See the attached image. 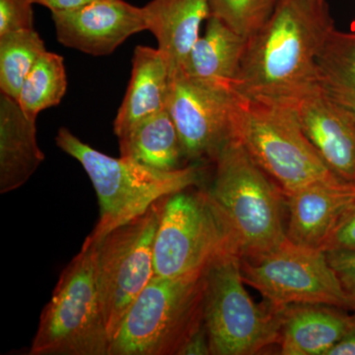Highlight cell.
Here are the masks:
<instances>
[{"mask_svg":"<svg viewBox=\"0 0 355 355\" xmlns=\"http://www.w3.org/2000/svg\"><path fill=\"white\" fill-rule=\"evenodd\" d=\"M334 28L326 0H279L268 22L248 40L236 92L280 102L319 85L318 58Z\"/></svg>","mask_w":355,"mask_h":355,"instance_id":"obj_1","label":"cell"},{"mask_svg":"<svg viewBox=\"0 0 355 355\" xmlns=\"http://www.w3.org/2000/svg\"><path fill=\"white\" fill-rule=\"evenodd\" d=\"M214 162L216 174L207 193L233 251L242 260H260L286 238V196L235 137Z\"/></svg>","mask_w":355,"mask_h":355,"instance_id":"obj_2","label":"cell"},{"mask_svg":"<svg viewBox=\"0 0 355 355\" xmlns=\"http://www.w3.org/2000/svg\"><path fill=\"white\" fill-rule=\"evenodd\" d=\"M55 144L83 166L99 202V219L83 248L146 214L158 200L197 186L202 178L197 165L162 171L133 159L111 157L81 141L67 128L58 130Z\"/></svg>","mask_w":355,"mask_h":355,"instance_id":"obj_3","label":"cell"},{"mask_svg":"<svg viewBox=\"0 0 355 355\" xmlns=\"http://www.w3.org/2000/svg\"><path fill=\"white\" fill-rule=\"evenodd\" d=\"M205 270L154 275L112 338L109 355H180L203 327Z\"/></svg>","mask_w":355,"mask_h":355,"instance_id":"obj_4","label":"cell"},{"mask_svg":"<svg viewBox=\"0 0 355 355\" xmlns=\"http://www.w3.org/2000/svg\"><path fill=\"white\" fill-rule=\"evenodd\" d=\"M233 137L284 193L343 181L324 163L291 110L279 103L238 94Z\"/></svg>","mask_w":355,"mask_h":355,"instance_id":"obj_5","label":"cell"},{"mask_svg":"<svg viewBox=\"0 0 355 355\" xmlns=\"http://www.w3.org/2000/svg\"><path fill=\"white\" fill-rule=\"evenodd\" d=\"M93 247L81 248L60 273L40 318L30 355H109Z\"/></svg>","mask_w":355,"mask_h":355,"instance_id":"obj_6","label":"cell"},{"mask_svg":"<svg viewBox=\"0 0 355 355\" xmlns=\"http://www.w3.org/2000/svg\"><path fill=\"white\" fill-rule=\"evenodd\" d=\"M241 263L229 251L205 270L203 324L211 355H253L279 343L282 309L254 302L244 286Z\"/></svg>","mask_w":355,"mask_h":355,"instance_id":"obj_7","label":"cell"},{"mask_svg":"<svg viewBox=\"0 0 355 355\" xmlns=\"http://www.w3.org/2000/svg\"><path fill=\"white\" fill-rule=\"evenodd\" d=\"M165 198L89 246L94 250L96 282L111 340L133 301L155 275L154 240Z\"/></svg>","mask_w":355,"mask_h":355,"instance_id":"obj_8","label":"cell"},{"mask_svg":"<svg viewBox=\"0 0 355 355\" xmlns=\"http://www.w3.org/2000/svg\"><path fill=\"white\" fill-rule=\"evenodd\" d=\"M191 188L165 198L154 240L155 277L200 272L220 254L234 252L207 190Z\"/></svg>","mask_w":355,"mask_h":355,"instance_id":"obj_9","label":"cell"},{"mask_svg":"<svg viewBox=\"0 0 355 355\" xmlns=\"http://www.w3.org/2000/svg\"><path fill=\"white\" fill-rule=\"evenodd\" d=\"M245 284L277 309L294 304H323L354 311L326 252L286 238L256 261L242 260Z\"/></svg>","mask_w":355,"mask_h":355,"instance_id":"obj_10","label":"cell"},{"mask_svg":"<svg viewBox=\"0 0 355 355\" xmlns=\"http://www.w3.org/2000/svg\"><path fill=\"white\" fill-rule=\"evenodd\" d=\"M238 93L173 72L168 112L176 125L184 159L214 162L233 137Z\"/></svg>","mask_w":355,"mask_h":355,"instance_id":"obj_11","label":"cell"},{"mask_svg":"<svg viewBox=\"0 0 355 355\" xmlns=\"http://www.w3.org/2000/svg\"><path fill=\"white\" fill-rule=\"evenodd\" d=\"M275 103L291 110L331 171L355 184V109L334 99L320 85L297 97Z\"/></svg>","mask_w":355,"mask_h":355,"instance_id":"obj_12","label":"cell"},{"mask_svg":"<svg viewBox=\"0 0 355 355\" xmlns=\"http://www.w3.org/2000/svg\"><path fill=\"white\" fill-rule=\"evenodd\" d=\"M58 43L67 48L104 57L132 35L147 30L142 7L125 0H97L69 12H53Z\"/></svg>","mask_w":355,"mask_h":355,"instance_id":"obj_13","label":"cell"},{"mask_svg":"<svg viewBox=\"0 0 355 355\" xmlns=\"http://www.w3.org/2000/svg\"><path fill=\"white\" fill-rule=\"evenodd\" d=\"M284 196L288 211L286 237L296 244L321 250L343 212L355 200V184L327 182Z\"/></svg>","mask_w":355,"mask_h":355,"instance_id":"obj_14","label":"cell"},{"mask_svg":"<svg viewBox=\"0 0 355 355\" xmlns=\"http://www.w3.org/2000/svg\"><path fill=\"white\" fill-rule=\"evenodd\" d=\"M171 76L169 62L158 48L137 46L135 49L128 90L114 121L116 137L167 110Z\"/></svg>","mask_w":355,"mask_h":355,"instance_id":"obj_15","label":"cell"},{"mask_svg":"<svg viewBox=\"0 0 355 355\" xmlns=\"http://www.w3.org/2000/svg\"><path fill=\"white\" fill-rule=\"evenodd\" d=\"M37 118L28 116L17 100L0 96V193L27 183L44 161L37 140Z\"/></svg>","mask_w":355,"mask_h":355,"instance_id":"obj_16","label":"cell"},{"mask_svg":"<svg viewBox=\"0 0 355 355\" xmlns=\"http://www.w3.org/2000/svg\"><path fill=\"white\" fill-rule=\"evenodd\" d=\"M323 304L282 308L280 354L328 355L349 331L352 315Z\"/></svg>","mask_w":355,"mask_h":355,"instance_id":"obj_17","label":"cell"},{"mask_svg":"<svg viewBox=\"0 0 355 355\" xmlns=\"http://www.w3.org/2000/svg\"><path fill=\"white\" fill-rule=\"evenodd\" d=\"M147 30L157 40L158 49L167 58L171 71L183 67L200 37L203 21L209 19L207 0H151L142 7Z\"/></svg>","mask_w":355,"mask_h":355,"instance_id":"obj_18","label":"cell"},{"mask_svg":"<svg viewBox=\"0 0 355 355\" xmlns=\"http://www.w3.org/2000/svg\"><path fill=\"white\" fill-rule=\"evenodd\" d=\"M248 40L210 16L203 36L191 49L181 69L184 76L234 91ZM176 72V71H175Z\"/></svg>","mask_w":355,"mask_h":355,"instance_id":"obj_19","label":"cell"},{"mask_svg":"<svg viewBox=\"0 0 355 355\" xmlns=\"http://www.w3.org/2000/svg\"><path fill=\"white\" fill-rule=\"evenodd\" d=\"M118 139L123 157L162 171L183 168L181 137L168 109L140 121Z\"/></svg>","mask_w":355,"mask_h":355,"instance_id":"obj_20","label":"cell"},{"mask_svg":"<svg viewBox=\"0 0 355 355\" xmlns=\"http://www.w3.org/2000/svg\"><path fill=\"white\" fill-rule=\"evenodd\" d=\"M317 69L324 92L355 109V33L334 28L318 58Z\"/></svg>","mask_w":355,"mask_h":355,"instance_id":"obj_21","label":"cell"},{"mask_svg":"<svg viewBox=\"0 0 355 355\" xmlns=\"http://www.w3.org/2000/svg\"><path fill=\"white\" fill-rule=\"evenodd\" d=\"M67 85L64 58L46 51L26 76L18 95V104L28 116L37 118L44 110L60 104Z\"/></svg>","mask_w":355,"mask_h":355,"instance_id":"obj_22","label":"cell"},{"mask_svg":"<svg viewBox=\"0 0 355 355\" xmlns=\"http://www.w3.org/2000/svg\"><path fill=\"white\" fill-rule=\"evenodd\" d=\"M46 51L44 42L35 28L0 36L1 93L17 100L26 76Z\"/></svg>","mask_w":355,"mask_h":355,"instance_id":"obj_23","label":"cell"},{"mask_svg":"<svg viewBox=\"0 0 355 355\" xmlns=\"http://www.w3.org/2000/svg\"><path fill=\"white\" fill-rule=\"evenodd\" d=\"M210 16L247 40L260 31L279 0H207Z\"/></svg>","mask_w":355,"mask_h":355,"instance_id":"obj_24","label":"cell"},{"mask_svg":"<svg viewBox=\"0 0 355 355\" xmlns=\"http://www.w3.org/2000/svg\"><path fill=\"white\" fill-rule=\"evenodd\" d=\"M31 0H0V36L20 30L34 29Z\"/></svg>","mask_w":355,"mask_h":355,"instance_id":"obj_25","label":"cell"},{"mask_svg":"<svg viewBox=\"0 0 355 355\" xmlns=\"http://www.w3.org/2000/svg\"><path fill=\"white\" fill-rule=\"evenodd\" d=\"M322 251H355V200L343 212Z\"/></svg>","mask_w":355,"mask_h":355,"instance_id":"obj_26","label":"cell"},{"mask_svg":"<svg viewBox=\"0 0 355 355\" xmlns=\"http://www.w3.org/2000/svg\"><path fill=\"white\" fill-rule=\"evenodd\" d=\"M327 257L355 311V251L328 252Z\"/></svg>","mask_w":355,"mask_h":355,"instance_id":"obj_27","label":"cell"},{"mask_svg":"<svg viewBox=\"0 0 355 355\" xmlns=\"http://www.w3.org/2000/svg\"><path fill=\"white\" fill-rule=\"evenodd\" d=\"M210 352L209 338H207V330L205 324L197 334H195L183 349L180 352V355H209Z\"/></svg>","mask_w":355,"mask_h":355,"instance_id":"obj_28","label":"cell"},{"mask_svg":"<svg viewBox=\"0 0 355 355\" xmlns=\"http://www.w3.org/2000/svg\"><path fill=\"white\" fill-rule=\"evenodd\" d=\"M31 1L33 4L46 7L53 13L76 10L97 0H31Z\"/></svg>","mask_w":355,"mask_h":355,"instance_id":"obj_29","label":"cell"},{"mask_svg":"<svg viewBox=\"0 0 355 355\" xmlns=\"http://www.w3.org/2000/svg\"><path fill=\"white\" fill-rule=\"evenodd\" d=\"M347 333L328 355H355V311Z\"/></svg>","mask_w":355,"mask_h":355,"instance_id":"obj_30","label":"cell"}]
</instances>
